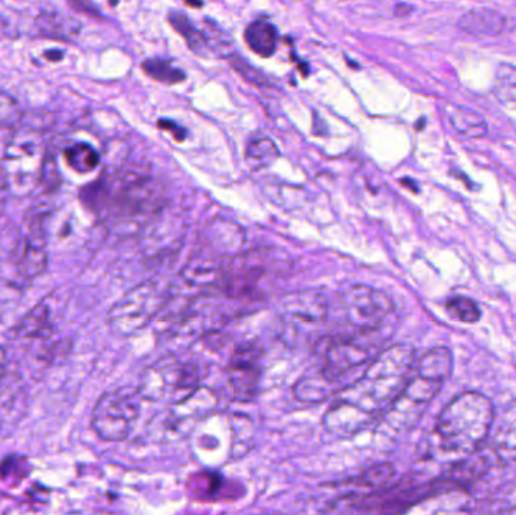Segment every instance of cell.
<instances>
[{
	"label": "cell",
	"instance_id": "2e32d148",
	"mask_svg": "<svg viewBox=\"0 0 516 515\" xmlns=\"http://www.w3.org/2000/svg\"><path fill=\"white\" fill-rule=\"evenodd\" d=\"M459 28L474 37H498L509 31V19L495 10H473L459 20Z\"/></svg>",
	"mask_w": 516,
	"mask_h": 515
},
{
	"label": "cell",
	"instance_id": "9a60e30c",
	"mask_svg": "<svg viewBox=\"0 0 516 515\" xmlns=\"http://www.w3.org/2000/svg\"><path fill=\"white\" fill-rule=\"evenodd\" d=\"M340 390V387L326 380L316 367H311L296 381L293 396L301 404L316 405L334 398Z\"/></svg>",
	"mask_w": 516,
	"mask_h": 515
},
{
	"label": "cell",
	"instance_id": "44dd1931",
	"mask_svg": "<svg viewBox=\"0 0 516 515\" xmlns=\"http://www.w3.org/2000/svg\"><path fill=\"white\" fill-rule=\"evenodd\" d=\"M53 309L49 300L41 301L32 312L28 313L25 319L17 325L14 336L19 339L38 337L46 333L52 325Z\"/></svg>",
	"mask_w": 516,
	"mask_h": 515
},
{
	"label": "cell",
	"instance_id": "83f0119b",
	"mask_svg": "<svg viewBox=\"0 0 516 515\" xmlns=\"http://www.w3.org/2000/svg\"><path fill=\"white\" fill-rule=\"evenodd\" d=\"M22 297V289L16 283L0 280V322L16 312Z\"/></svg>",
	"mask_w": 516,
	"mask_h": 515
},
{
	"label": "cell",
	"instance_id": "ac0fdd59",
	"mask_svg": "<svg viewBox=\"0 0 516 515\" xmlns=\"http://www.w3.org/2000/svg\"><path fill=\"white\" fill-rule=\"evenodd\" d=\"M495 457L500 463H516V404L509 408L494 434Z\"/></svg>",
	"mask_w": 516,
	"mask_h": 515
},
{
	"label": "cell",
	"instance_id": "7402d4cb",
	"mask_svg": "<svg viewBox=\"0 0 516 515\" xmlns=\"http://www.w3.org/2000/svg\"><path fill=\"white\" fill-rule=\"evenodd\" d=\"M278 156L280 153H278L277 145L272 139L265 138V136H255L246 144L245 161L252 170L269 167L277 161Z\"/></svg>",
	"mask_w": 516,
	"mask_h": 515
},
{
	"label": "cell",
	"instance_id": "cb8c5ba5",
	"mask_svg": "<svg viewBox=\"0 0 516 515\" xmlns=\"http://www.w3.org/2000/svg\"><path fill=\"white\" fill-rule=\"evenodd\" d=\"M64 159L68 167L77 174H90L99 167L100 156L88 144H74L64 150Z\"/></svg>",
	"mask_w": 516,
	"mask_h": 515
},
{
	"label": "cell",
	"instance_id": "6da1fadb",
	"mask_svg": "<svg viewBox=\"0 0 516 515\" xmlns=\"http://www.w3.org/2000/svg\"><path fill=\"white\" fill-rule=\"evenodd\" d=\"M415 351L405 343L382 349L363 374L332 398L323 426L335 437H354L384 416L412 377Z\"/></svg>",
	"mask_w": 516,
	"mask_h": 515
},
{
	"label": "cell",
	"instance_id": "ba28073f",
	"mask_svg": "<svg viewBox=\"0 0 516 515\" xmlns=\"http://www.w3.org/2000/svg\"><path fill=\"white\" fill-rule=\"evenodd\" d=\"M338 306L349 331L390 334L385 333V322L393 315L394 304L385 293L364 284H357L341 293Z\"/></svg>",
	"mask_w": 516,
	"mask_h": 515
},
{
	"label": "cell",
	"instance_id": "5bb4252c",
	"mask_svg": "<svg viewBox=\"0 0 516 515\" xmlns=\"http://www.w3.org/2000/svg\"><path fill=\"white\" fill-rule=\"evenodd\" d=\"M203 239L207 254L216 259L221 256L231 259L240 254L243 242H245V233H243V229L230 221L215 219L204 230Z\"/></svg>",
	"mask_w": 516,
	"mask_h": 515
},
{
	"label": "cell",
	"instance_id": "e0dca14e",
	"mask_svg": "<svg viewBox=\"0 0 516 515\" xmlns=\"http://www.w3.org/2000/svg\"><path fill=\"white\" fill-rule=\"evenodd\" d=\"M453 371V355L447 348H434L415 361L414 372L438 383H446Z\"/></svg>",
	"mask_w": 516,
	"mask_h": 515
},
{
	"label": "cell",
	"instance_id": "3957f363",
	"mask_svg": "<svg viewBox=\"0 0 516 515\" xmlns=\"http://www.w3.org/2000/svg\"><path fill=\"white\" fill-rule=\"evenodd\" d=\"M390 334L348 333L326 337L319 346V357L314 364L317 371L343 389V381L361 367L369 364L379 352Z\"/></svg>",
	"mask_w": 516,
	"mask_h": 515
},
{
	"label": "cell",
	"instance_id": "7c38bea8",
	"mask_svg": "<svg viewBox=\"0 0 516 515\" xmlns=\"http://www.w3.org/2000/svg\"><path fill=\"white\" fill-rule=\"evenodd\" d=\"M329 304L316 290L289 293L280 304V321L290 333H310L328 318Z\"/></svg>",
	"mask_w": 516,
	"mask_h": 515
},
{
	"label": "cell",
	"instance_id": "603a6c76",
	"mask_svg": "<svg viewBox=\"0 0 516 515\" xmlns=\"http://www.w3.org/2000/svg\"><path fill=\"white\" fill-rule=\"evenodd\" d=\"M180 235H182V230H177L176 226L172 227L165 221L154 224L145 236L148 256L151 254V256L157 257L160 251L162 253L163 251H171L174 245L179 244Z\"/></svg>",
	"mask_w": 516,
	"mask_h": 515
},
{
	"label": "cell",
	"instance_id": "1f68e13d",
	"mask_svg": "<svg viewBox=\"0 0 516 515\" xmlns=\"http://www.w3.org/2000/svg\"><path fill=\"white\" fill-rule=\"evenodd\" d=\"M8 192L10 191H8L7 179H5L4 171H2V167H0V204H4Z\"/></svg>",
	"mask_w": 516,
	"mask_h": 515
},
{
	"label": "cell",
	"instance_id": "30bf717a",
	"mask_svg": "<svg viewBox=\"0 0 516 515\" xmlns=\"http://www.w3.org/2000/svg\"><path fill=\"white\" fill-rule=\"evenodd\" d=\"M218 399L212 390L200 387L194 395L179 404L171 405L163 411L150 425V432L156 440H179L188 435L201 419L210 417L215 410Z\"/></svg>",
	"mask_w": 516,
	"mask_h": 515
},
{
	"label": "cell",
	"instance_id": "484cf974",
	"mask_svg": "<svg viewBox=\"0 0 516 515\" xmlns=\"http://www.w3.org/2000/svg\"><path fill=\"white\" fill-rule=\"evenodd\" d=\"M142 70L145 71V75L150 76L154 81L166 85L182 84L186 79L182 70L169 64L168 61H162V59H148L142 64Z\"/></svg>",
	"mask_w": 516,
	"mask_h": 515
},
{
	"label": "cell",
	"instance_id": "9c48e42d",
	"mask_svg": "<svg viewBox=\"0 0 516 515\" xmlns=\"http://www.w3.org/2000/svg\"><path fill=\"white\" fill-rule=\"evenodd\" d=\"M443 383L415 374L409 378L396 401L381 417L382 434L399 435L417 425L430 402L440 393Z\"/></svg>",
	"mask_w": 516,
	"mask_h": 515
},
{
	"label": "cell",
	"instance_id": "f1b7e54d",
	"mask_svg": "<svg viewBox=\"0 0 516 515\" xmlns=\"http://www.w3.org/2000/svg\"><path fill=\"white\" fill-rule=\"evenodd\" d=\"M169 20H171L172 26L185 37V40H188L189 46H191L192 49L200 50L201 47L204 46V38L201 37L200 32L192 26L188 17L176 11V13H171Z\"/></svg>",
	"mask_w": 516,
	"mask_h": 515
},
{
	"label": "cell",
	"instance_id": "52a82bcc",
	"mask_svg": "<svg viewBox=\"0 0 516 515\" xmlns=\"http://www.w3.org/2000/svg\"><path fill=\"white\" fill-rule=\"evenodd\" d=\"M141 401L138 389L133 387H121L100 396L91 416V426L97 437L111 443L126 440L138 422Z\"/></svg>",
	"mask_w": 516,
	"mask_h": 515
},
{
	"label": "cell",
	"instance_id": "d6986e66",
	"mask_svg": "<svg viewBox=\"0 0 516 515\" xmlns=\"http://www.w3.org/2000/svg\"><path fill=\"white\" fill-rule=\"evenodd\" d=\"M245 41L249 49L263 58L274 55L278 44V31L272 23L258 22L251 23L245 31Z\"/></svg>",
	"mask_w": 516,
	"mask_h": 515
},
{
	"label": "cell",
	"instance_id": "5b68a950",
	"mask_svg": "<svg viewBox=\"0 0 516 515\" xmlns=\"http://www.w3.org/2000/svg\"><path fill=\"white\" fill-rule=\"evenodd\" d=\"M44 164L46 144L40 133L32 130L14 133L0 162L8 191L16 197L31 194L43 176Z\"/></svg>",
	"mask_w": 516,
	"mask_h": 515
},
{
	"label": "cell",
	"instance_id": "4dcf8cb0",
	"mask_svg": "<svg viewBox=\"0 0 516 515\" xmlns=\"http://www.w3.org/2000/svg\"><path fill=\"white\" fill-rule=\"evenodd\" d=\"M8 366V355L5 351L4 346H0V381L4 380L5 374H7Z\"/></svg>",
	"mask_w": 516,
	"mask_h": 515
},
{
	"label": "cell",
	"instance_id": "f546056e",
	"mask_svg": "<svg viewBox=\"0 0 516 515\" xmlns=\"http://www.w3.org/2000/svg\"><path fill=\"white\" fill-rule=\"evenodd\" d=\"M22 120V108L14 97L0 93V129L16 126Z\"/></svg>",
	"mask_w": 516,
	"mask_h": 515
},
{
	"label": "cell",
	"instance_id": "ffe728a7",
	"mask_svg": "<svg viewBox=\"0 0 516 515\" xmlns=\"http://www.w3.org/2000/svg\"><path fill=\"white\" fill-rule=\"evenodd\" d=\"M447 117L459 135L468 136V138H482L488 132L486 121L471 109L452 105L447 109Z\"/></svg>",
	"mask_w": 516,
	"mask_h": 515
},
{
	"label": "cell",
	"instance_id": "277c9868",
	"mask_svg": "<svg viewBox=\"0 0 516 515\" xmlns=\"http://www.w3.org/2000/svg\"><path fill=\"white\" fill-rule=\"evenodd\" d=\"M201 378L203 375L197 363L163 357L142 372L136 389L142 401H169L174 405L194 395L201 387Z\"/></svg>",
	"mask_w": 516,
	"mask_h": 515
},
{
	"label": "cell",
	"instance_id": "4fadbf2b",
	"mask_svg": "<svg viewBox=\"0 0 516 515\" xmlns=\"http://www.w3.org/2000/svg\"><path fill=\"white\" fill-rule=\"evenodd\" d=\"M118 209L127 216H151L160 212L163 191L147 177H135L121 186L117 195Z\"/></svg>",
	"mask_w": 516,
	"mask_h": 515
},
{
	"label": "cell",
	"instance_id": "4316f807",
	"mask_svg": "<svg viewBox=\"0 0 516 515\" xmlns=\"http://www.w3.org/2000/svg\"><path fill=\"white\" fill-rule=\"evenodd\" d=\"M446 309L453 318L465 322V324H474V322L479 321L480 316H482L479 306H477L473 300H470V298H452V300L447 301Z\"/></svg>",
	"mask_w": 516,
	"mask_h": 515
},
{
	"label": "cell",
	"instance_id": "d4e9b609",
	"mask_svg": "<svg viewBox=\"0 0 516 515\" xmlns=\"http://www.w3.org/2000/svg\"><path fill=\"white\" fill-rule=\"evenodd\" d=\"M494 94L503 105L516 106V67L501 64L497 68Z\"/></svg>",
	"mask_w": 516,
	"mask_h": 515
},
{
	"label": "cell",
	"instance_id": "8fae6325",
	"mask_svg": "<svg viewBox=\"0 0 516 515\" xmlns=\"http://www.w3.org/2000/svg\"><path fill=\"white\" fill-rule=\"evenodd\" d=\"M263 378V352L254 343L234 349L224 369L225 390L234 401L248 402L257 396Z\"/></svg>",
	"mask_w": 516,
	"mask_h": 515
},
{
	"label": "cell",
	"instance_id": "7a4b0ae2",
	"mask_svg": "<svg viewBox=\"0 0 516 515\" xmlns=\"http://www.w3.org/2000/svg\"><path fill=\"white\" fill-rule=\"evenodd\" d=\"M492 422L494 407L486 396L474 392L455 396L438 417V446L458 457L474 454L491 434Z\"/></svg>",
	"mask_w": 516,
	"mask_h": 515
},
{
	"label": "cell",
	"instance_id": "8992f818",
	"mask_svg": "<svg viewBox=\"0 0 516 515\" xmlns=\"http://www.w3.org/2000/svg\"><path fill=\"white\" fill-rule=\"evenodd\" d=\"M168 300V289L159 281H145L133 287L109 310V331L123 339L135 336L162 312Z\"/></svg>",
	"mask_w": 516,
	"mask_h": 515
}]
</instances>
